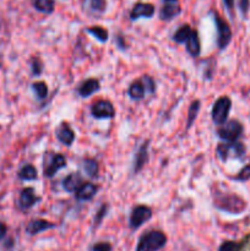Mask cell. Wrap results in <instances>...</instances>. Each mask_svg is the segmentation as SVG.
Returning <instances> with one entry per match:
<instances>
[{"label":"cell","mask_w":250,"mask_h":251,"mask_svg":"<svg viewBox=\"0 0 250 251\" xmlns=\"http://www.w3.org/2000/svg\"><path fill=\"white\" fill-rule=\"evenodd\" d=\"M214 202L217 208L234 215L242 213L247 208V202L240 196L231 192H216Z\"/></svg>","instance_id":"obj_1"},{"label":"cell","mask_w":250,"mask_h":251,"mask_svg":"<svg viewBox=\"0 0 250 251\" xmlns=\"http://www.w3.org/2000/svg\"><path fill=\"white\" fill-rule=\"evenodd\" d=\"M167 243V236L161 231H150L142 234L137 243L136 251H158Z\"/></svg>","instance_id":"obj_2"},{"label":"cell","mask_w":250,"mask_h":251,"mask_svg":"<svg viewBox=\"0 0 250 251\" xmlns=\"http://www.w3.org/2000/svg\"><path fill=\"white\" fill-rule=\"evenodd\" d=\"M155 86V81L150 78V76L145 75L141 80L134 81V82L130 85L128 94H129L132 99H134V101H140V99L144 98L147 91H149L150 94H153L156 91Z\"/></svg>","instance_id":"obj_3"},{"label":"cell","mask_w":250,"mask_h":251,"mask_svg":"<svg viewBox=\"0 0 250 251\" xmlns=\"http://www.w3.org/2000/svg\"><path fill=\"white\" fill-rule=\"evenodd\" d=\"M231 108H232V101L230 97L223 96L219 97L214 103L211 110L212 122L216 125H222L227 122L228 115H230Z\"/></svg>","instance_id":"obj_4"},{"label":"cell","mask_w":250,"mask_h":251,"mask_svg":"<svg viewBox=\"0 0 250 251\" xmlns=\"http://www.w3.org/2000/svg\"><path fill=\"white\" fill-rule=\"evenodd\" d=\"M214 15L217 29V44H218L219 49L223 50L228 47V44L232 41V30L227 21L221 17L218 14L214 13Z\"/></svg>","instance_id":"obj_5"},{"label":"cell","mask_w":250,"mask_h":251,"mask_svg":"<svg viewBox=\"0 0 250 251\" xmlns=\"http://www.w3.org/2000/svg\"><path fill=\"white\" fill-rule=\"evenodd\" d=\"M243 134V125L238 120H230L224 124L219 125V129L217 130V135L219 139L228 142H234L240 138Z\"/></svg>","instance_id":"obj_6"},{"label":"cell","mask_w":250,"mask_h":251,"mask_svg":"<svg viewBox=\"0 0 250 251\" xmlns=\"http://www.w3.org/2000/svg\"><path fill=\"white\" fill-rule=\"evenodd\" d=\"M217 153H218V157L221 158L222 161L226 162L230 157H243L245 153V147L243 143L235 142V141L230 143H221V145L217 147Z\"/></svg>","instance_id":"obj_7"},{"label":"cell","mask_w":250,"mask_h":251,"mask_svg":"<svg viewBox=\"0 0 250 251\" xmlns=\"http://www.w3.org/2000/svg\"><path fill=\"white\" fill-rule=\"evenodd\" d=\"M152 217V210L144 204H139L136 207L133 208L132 215H130L129 224L132 229H137L141 227L145 222L151 220Z\"/></svg>","instance_id":"obj_8"},{"label":"cell","mask_w":250,"mask_h":251,"mask_svg":"<svg viewBox=\"0 0 250 251\" xmlns=\"http://www.w3.org/2000/svg\"><path fill=\"white\" fill-rule=\"evenodd\" d=\"M91 114L96 119H111L116 115V109L109 101H97L91 107Z\"/></svg>","instance_id":"obj_9"},{"label":"cell","mask_w":250,"mask_h":251,"mask_svg":"<svg viewBox=\"0 0 250 251\" xmlns=\"http://www.w3.org/2000/svg\"><path fill=\"white\" fill-rule=\"evenodd\" d=\"M64 167H67V159H65L64 156L60 155V153L53 155L48 164L46 163V166H44V176L52 178L57 174L58 171H60Z\"/></svg>","instance_id":"obj_10"},{"label":"cell","mask_w":250,"mask_h":251,"mask_svg":"<svg viewBox=\"0 0 250 251\" xmlns=\"http://www.w3.org/2000/svg\"><path fill=\"white\" fill-rule=\"evenodd\" d=\"M155 14V6L150 3H137L130 11V20L136 21L141 17L150 18Z\"/></svg>","instance_id":"obj_11"},{"label":"cell","mask_w":250,"mask_h":251,"mask_svg":"<svg viewBox=\"0 0 250 251\" xmlns=\"http://www.w3.org/2000/svg\"><path fill=\"white\" fill-rule=\"evenodd\" d=\"M38 201L39 197L36 196L34 190L32 189V188H25V189L21 191L20 197H18V207L22 211L30 210V208L33 207L34 204Z\"/></svg>","instance_id":"obj_12"},{"label":"cell","mask_w":250,"mask_h":251,"mask_svg":"<svg viewBox=\"0 0 250 251\" xmlns=\"http://www.w3.org/2000/svg\"><path fill=\"white\" fill-rule=\"evenodd\" d=\"M55 136H57L59 142H62L64 146H67V147L71 146L72 142L75 141V132L67 123H62V124L57 127V130H55Z\"/></svg>","instance_id":"obj_13"},{"label":"cell","mask_w":250,"mask_h":251,"mask_svg":"<svg viewBox=\"0 0 250 251\" xmlns=\"http://www.w3.org/2000/svg\"><path fill=\"white\" fill-rule=\"evenodd\" d=\"M100 188L98 185L93 184V183H83L78 190H76V194H75V197L78 201H88L92 197H95V195L97 194Z\"/></svg>","instance_id":"obj_14"},{"label":"cell","mask_w":250,"mask_h":251,"mask_svg":"<svg viewBox=\"0 0 250 251\" xmlns=\"http://www.w3.org/2000/svg\"><path fill=\"white\" fill-rule=\"evenodd\" d=\"M149 143L150 141H146L141 145V147L137 150L136 156H135V159H134V169L133 172L134 173H139L146 163L149 162Z\"/></svg>","instance_id":"obj_15"},{"label":"cell","mask_w":250,"mask_h":251,"mask_svg":"<svg viewBox=\"0 0 250 251\" xmlns=\"http://www.w3.org/2000/svg\"><path fill=\"white\" fill-rule=\"evenodd\" d=\"M55 224L49 220H33L27 224L26 232L30 235H36V234L42 233V232L47 231V229H52L54 228Z\"/></svg>","instance_id":"obj_16"},{"label":"cell","mask_w":250,"mask_h":251,"mask_svg":"<svg viewBox=\"0 0 250 251\" xmlns=\"http://www.w3.org/2000/svg\"><path fill=\"white\" fill-rule=\"evenodd\" d=\"M186 52L191 55L193 58H196L200 55L201 52V47H200V38H199V33L196 30H193L190 36L185 41Z\"/></svg>","instance_id":"obj_17"},{"label":"cell","mask_w":250,"mask_h":251,"mask_svg":"<svg viewBox=\"0 0 250 251\" xmlns=\"http://www.w3.org/2000/svg\"><path fill=\"white\" fill-rule=\"evenodd\" d=\"M98 90H100V81L96 80V78H88L81 83L78 92L81 97L86 98V97H90L96 94Z\"/></svg>","instance_id":"obj_18"},{"label":"cell","mask_w":250,"mask_h":251,"mask_svg":"<svg viewBox=\"0 0 250 251\" xmlns=\"http://www.w3.org/2000/svg\"><path fill=\"white\" fill-rule=\"evenodd\" d=\"M182 9L178 3H166L160 11V18L165 21H170L181 14Z\"/></svg>","instance_id":"obj_19"},{"label":"cell","mask_w":250,"mask_h":251,"mask_svg":"<svg viewBox=\"0 0 250 251\" xmlns=\"http://www.w3.org/2000/svg\"><path fill=\"white\" fill-rule=\"evenodd\" d=\"M83 178L79 173H71L63 180V188L69 192H75L83 185Z\"/></svg>","instance_id":"obj_20"},{"label":"cell","mask_w":250,"mask_h":251,"mask_svg":"<svg viewBox=\"0 0 250 251\" xmlns=\"http://www.w3.org/2000/svg\"><path fill=\"white\" fill-rule=\"evenodd\" d=\"M57 0H33V6L37 11L43 14H52Z\"/></svg>","instance_id":"obj_21"},{"label":"cell","mask_w":250,"mask_h":251,"mask_svg":"<svg viewBox=\"0 0 250 251\" xmlns=\"http://www.w3.org/2000/svg\"><path fill=\"white\" fill-rule=\"evenodd\" d=\"M17 175L21 180H27V181L36 180V179L38 178L37 169L34 168V166H32V164H25V166L18 171Z\"/></svg>","instance_id":"obj_22"},{"label":"cell","mask_w":250,"mask_h":251,"mask_svg":"<svg viewBox=\"0 0 250 251\" xmlns=\"http://www.w3.org/2000/svg\"><path fill=\"white\" fill-rule=\"evenodd\" d=\"M86 31L88 32L90 34H92L93 37H95L96 39H98L100 42H102V43H106L107 41H108V31H107L104 27L102 26H91L88 27Z\"/></svg>","instance_id":"obj_23"},{"label":"cell","mask_w":250,"mask_h":251,"mask_svg":"<svg viewBox=\"0 0 250 251\" xmlns=\"http://www.w3.org/2000/svg\"><path fill=\"white\" fill-rule=\"evenodd\" d=\"M199 110H200V101H194L191 102L190 107H189V113H188V122H186V129H190L193 126L194 122L196 120L198 117Z\"/></svg>","instance_id":"obj_24"},{"label":"cell","mask_w":250,"mask_h":251,"mask_svg":"<svg viewBox=\"0 0 250 251\" xmlns=\"http://www.w3.org/2000/svg\"><path fill=\"white\" fill-rule=\"evenodd\" d=\"M191 31H193V29H191L189 25H183V26H181L177 30V32L174 33V36H173V39H174L177 43H185L188 37L190 36Z\"/></svg>","instance_id":"obj_25"},{"label":"cell","mask_w":250,"mask_h":251,"mask_svg":"<svg viewBox=\"0 0 250 251\" xmlns=\"http://www.w3.org/2000/svg\"><path fill=\"white\" fill-rule=\"evenodd\" d=\"M83 169L87 173V175H90L91 178H96L98 175V163L96 159L92 158H86L83 161Z\"/></svg>","instance_id":"obj_26"},{"label":"cell","mask_w":250,"mask_h":251,"mask_svg":"<svg viewBox=\"0 0 250 251\" xmlns=\"http://www.w3.org/2000/svg\"><path fill=\"white\" fill-rule=\"evenodd\" d=\"M32 90H33L34 94H36L39 99H44L48 96V86L44 82H42V81L32 83Z\"/></svg>","instance_id":"obj_27"},{"label":"cell","mask_w":250,"mask_h":251,"mask_svg":"<svg viewBox=\"0 0 250 251\" xmlns=\"http://www.w3.org/2000/svg\"><path fill=\"white\" fill-rule=\"evenodd\" d=\"M106 6V0H90V8L95 13H103Z\"/></svg>","instance_id":"obj_28"},{"label":"cell","mask_w":250,"mask_h":251,"mask_svg":"<svg viewBox=\"0 0 250 251\" xmlns=\"http://www.w3.org/2000/svg\"><path fill=\"white\" fill-rule=\"evenodd\" d=\"M31 69H32V74H33L34 76L41 75L42 70H43V64H42L39 58H33V59H32Z\"/></svg>","instance_id":"obj_29"},{"label":"cell","mask_w":250,"mask_h":251,"mask_svg":"<svg viewBox=\"0 0 250 251\" xmlns=\"http://www.w3.org/2000/svg\"><path fill=\"white\" fill-rule=\"evenodd\" d=\"M113 250V248H112V245L109 243H107V241H100V243L95 244V245L92 246V249H91V251H112Z\"/></svg>","instance_id":"obj_30"},{"label":"cell","mask_w":250,"mask_h":251,"mask_svg":"<svg viewBox=\"0 0 250 251\" xmlns=\"http://www.w3.org/2000/svg\"><path fill=\"white\" fill-rule=\"evenodd\" d=\"M235 180H239V181H247L248 179H250V164L245 166L242 171L238 173V175L235 176Z\"/></svg>","instance_id":"obj_31"},{"label":"cell","mask_w":250,"mask_h":251,"mask_svg":"<svg viewBox=\"0 0 250 251\" xmlns=\"http://www.w3.org/2000/svg\"><path fill=\"white\" fill-rule=\"evenodd\" d=\"M238 244L234 241H224L221 246H219L218 251H237Z\"/></svg>","instance_id":"obj_32"},{"label":"cell","mask_w":250,"mask_h":251,"mask_svg":"<svg viewBox=\"0 0 250 251\" xmlns=\"http://www.w3.org/2000/svg\"><path fill=\"white\" fill-rule=\"evenodd\" d=\"M249 0H239V9L243 15H247L248 10H249Z\"/></svg>","instance_id":"obj_33"},{"label":"cell","mask_w":250,"mask_h":251,"mask_svg":"<svg viewBox=\"0 0 250 251\" xmlns=\"http://www.w3.org/2000/svg\"><path fill=\"white\" fill-rule=\"evenodd\" d=\"M107 204H103V206H102L101 208H100V211H98V213H97V217H96V220H97V223H100L102 220V218L104 217V215H106L107 213Z\"/></svg>","instance_id":"obj_34"},{"label":"cell","mask_w":250,"mask_h":251,"mask_svg":"<svg viewBox=\"0 0 250 251\" xmlns=\"http://www.w3.org/2000/svg\"><path fill=\"white\" fill-rule=\"evenodd\" d=\"M6 232H8L6 224L4 222H0V241H1V239L6 235Z\"/></svg>","instance_id":"obj_35"},{"label":"cell","mask_w":250,"mask_h":251,"mask_svg":"<svg viewBox=\"0 0 250 251\" xmlns=\"http://www.w3.org/2000/svg\"><path fill=\"white\" fill-rule=\"evenodd\" d=\"M224 5H226V8L230 10V13L232 14L233 9H234V0H223Z\"/></svg>","instance_id":"obj_36"},{"label":"cell","mask_w":250,"mask_h":251,"mask_svg":"<svg viewBox=\"0 0 250 251\" xmlns=\"http://www.w3.org/2000/svg\"><path fill=\"white\" fill-rule=\"evenodd\" d=\"M165 3H178V0H163Z\"/></svg>","instance_id":"obj_37"}]
</instances>
